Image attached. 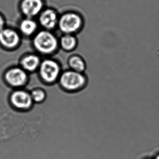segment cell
<instances>
[{"mask_svg": "<svg viewBox=\"0 0 159 159\" xmlns=\"http://www.w3.org/2000/svg\"><path fill=\"white\" fill-rule=\"evenodd\" d=\"M39 75L47 83H52L58 79L60 74V66L54 60L46 59L40 63Z\"/></svg>", "mask_w": 159, "mask_h": 159, "instance_id": "cell-4", "label": "cell"}, {"mask_svg": "<svg viewBox=\"0 0 159 159\" xmlns=\"http://www.w3.org/2000/svg\"><path fill=\"white\" fill-rule=\"evenodd\" d=\"M21 41L19 33L13 28H4L0 31V45L7 50L17 48Z\"/></svg>", "mask_w": 159, "mask_h": 159, "instance_id": "cell-7", "label": "cell"}, {"mask_svg": "<svg viewBox=\"0 0 159 159\" xmlns=\"http://www.w3.org/2000/svg\"><path fill=\"white\" fill-rule=\"evenodd\" d=\"M37 24L32 18L26 17L22 20L19 24V30L22 34L26 37L32 35L36 32Z\"/></svg>", "mask_w": 159, "mask_h": 159, "instance_id": "cell-11", "label": "cell"}, {"mask_svg": "<svg viewBox=\"0 0 159 159\" xmlns=\"http://www.w3.org/2000/svg\"><path fill=\"white\" fill-rule=\"evenodd\" d=\"M35 50L40 53H52L58 47V40L56 36L48 30H43L35 35L33 40Z\"/></svg>", "mask_w": 159, "mask_h": 159, "instance_id": "cell-1", "label": "cell"}, {"mask_svg": "<svg viewBox=\"0 0 159 159\" xmlns=\"http://www.w3.org/2000/svg\"><path fill=\"white\" fill-rule=\"evenodd\" d=\"M42 7L41 0H22L20 4L22 13L28 18H32L38 14Z\"/></svg>", "mask_w": 159, "mask_h": 159, "instance_id": "cell-8", "label": "cell"}, {"mask_svg": "<svg viewBox=\"0 0 159 159\" xmlns=\"http://www.w3.org/2000/svg\"><path fill=\"white\" fill-rule=\"evenodd\" d=\"M9 100L11 106L19 110L30 109L33 103L30 93L20 89L11 93Z\"/></svg>", "mask_w": 159, "mask_h": 159, "instance_id": "cell-5", "label": "cell"}, {"mask_svg": "<svg viewBox=\"0 0 159 159\" xmlns=\"http://www.w3.org/2000/svg\"><path fill=\"white\" fill-rule=\"evenodd\" d=\"M82 25V20L74 13H68L63 15L59 21V26L61 32L66 34H71L77 32Z\"/></svg>", "mask_w": 159, "mask_h": 159, "instance_id": "cell-6", "label": "cell"}, {"mask_svg": "<svg viewBox=\"0 0 159 159\" xmlns=\"http://www.w3.org/2000/svg\"><path fill=\"white\" fill-rule=\"evenodd\" d=\"M40 63L41 61L38 56L35 54H28L22 58L21 67L27 72H30L38 69Z\"/></svg>", "mask_w": 159, "mask_h": 159, "instance_id": "cell-9", "label": "cell"}, {"mask_svg": "<svg viewBox=\"0 0 159 159\" xmlns=\"http://www.w3.org/2000/svg\"><path fill=\"white\" fill-rule=\"evenodd\" d=\"M4 78L7 84L14 88H20L25 85L28 79L27 72L21 67H13L7 70Z\"/></svg>", "mask_w": 159, "mask_h": 159, "instance_id": "cell-3", "label": "cell"}, {"mask_svg": "<svg viewBox=\"0 0 159 159\" xmlns=\"http://www.w3.org/2000/svg\"><path fill=\"white\" fill-rule=\"evenodd\" d=\"M69 64L72 70L82 73L85 69V63L80 57L78 56H72L69 59Z\"/></svg>", "mask_w": 159, "mask_h": 159, "instance_id": "cell-13", "label": "cell"}, {"mask_svg": "<svg viewBox=\"0 0 159 159\" xmlns=\"http://www.w3.org/2000/svg\"><path fill=\"white\" fill-rule=\"evenodd\" d=\"M154 159H159V154H158L155 157Z\"/></svg>", "mask_w": 159, "mask_h": 159, "instance_id": "cell-16", "label": "cell"}, {"mask_svg": "<svg viewBox=\"0 0 159 159\" xmlns=\"http://www.w3.org/2000/svg\"><path fill=\"white\" fill-rule=\"evenodd\" d=\"M5 24H6V21L4 19V17L0 13V31L5 28Z\"/></svg>", "mask_w": 159, "mask_h": 159, "instance_id": "cell-15", "label": "cell"}, {"mask_svg": "<svg viewBox=\"0 0 159 159\" xmlns=\"http://www.w3.org/2000/svg\"><path fill=\"white\" fill-rule=\"evenodd\" d=\"M60 43L62 48L65 51H70L76 48L77 40L72 35L65 34L61 37Z\"/></svg>", "mask_w": 159, "mask_h": 159, "instance_id": "cell-12", "label": "cell"}, {"mask_svg": "<svg viewBox=\"0 0 159 159\" xmlns=\"http://www.w3.org/2000/svg\"><path fill=\"white\" fill-rule=\"evenodd\" d=\"M39 21L41 26L48 30H50L56 27L57 24V17L53 11L46 10L41 14Z\"/></svg>", "mask_w": 159, "mask_h": 159, "instance_id": "cell-10", "label": "cell"}, {"mask_svg": "<svg viewBox=\"0 0 159 159\" xmlns=\"http://www.w3.org/2000/svg\"><path fill=\"white\" fill-rule=\"evenodd\" d=\"M59 82L61 86L65 89L75 91L84 86L86 79L82 73L70 70L62 73L60 76Z\"/></svg>", "mask_w": 159, "mask_h": 159, "instance_id": "cell-2", "label": "cell"}, {"mask_svg": "<svg viewBox=\"0 0 159 159\" xmlns=\"http://www.w3.org/2000/svg\"><path fill=\"white\" fill-rule=\"evenodd\" d=\"M30 93L33 102L41 103L45 99V92L40 89L33 90Z\"/></svg>", "mask_w": 159, "mask_h": 159, "instance_id": "cell-14", "label": "cell"}]
</instances>
